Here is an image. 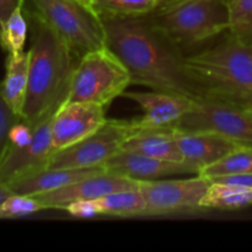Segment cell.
Here are the masks:
<instances>
[{"mask_svg": "<svg viewBox=\"0 0 252 252\" xmlns=\"http://www.w3.org/2000/svg\"><path fill=\"white\" fill-rule=\"evenodd\" d=\"M63 211L68 212L74 218H94V217L102 216L96 199H84L69 203L64 207Z\"/></svg>", "mask_w": 252, "mask_h": 252, "instance_id": "cell-27", "label": "cell"}, {"mask_svg": "<svg viewBox=\"0 0 252 252\" xmlns=\"http://www.w3.org/2000/svg\"><path fill=\"white\" fill-rule=\"evenodd\" d=\"M107 118L101 105L65 101L52 117L54 152L68 148L102 127Z\"/></svg>", "mask_w": 252, "mask_h": 252, "instance_id": "cell-10", "label": "cell"}, {"mask_svg": "<svg viewBox=\"0 0 252 252\" xmlns=\"http://www.w3.org/2000/svg\"><path fill=\"white\" fill-rule=\"evenodd\" d=\"M230 36L252 48V0H234L229 4Z\"/></svg>", "mask_w": 252, "mask_h": 252, "instance_id": "cell-24", "label": "cell"}, {"mask_svg": "<svg viewBox=\"0 0 252 252\" xmlns=\"http://www.w3.org/2000/svg\"><path fill=\"white\" fill-rule=\"evenodd\" d=\"M107 172L135 181H152L179 175L199 174V170L186 161H171L130 152H118L103 164Z\"/></svg>", "mask_w": 252, "mask_h": 252, "instance_id": "cell-13", "label": "cell"}, {"mask_svg": "<svg viewBox=\"0 0 252 252\" xmlns=\"http://www.w3.org/2000/svg\"><path fill=\"white\" fill-rule=\"evenodd\" d=\"M102 216H144L147 201L139 187L121 189L96 199Z\"/></svg>", "mask_w": 252, "mask_h": 252, "instance_id": "cell-19", "label": "cell"}, {"mask_svg": "<svg viewBox=\"0 0 252 252\" xmlns=\"http://www.w3.org/2000/svg\"><path fill=\"white\" fill-rule=\"evenodd\" d=\"M52 117H47L33 127L31 142L22 148L9 149L0 165V182L9 184L19 177L44 169L53 155Z\"/></svg>", "mask_w": 252, "mask_h": 252, "instance_id": "cell-11", "label": "cell"}, {"mask_svg": "<svg viewBox=\"0 0 252 252\" xmlns=\"http://www.w3.org/2000/svg\"><path fill=\"white\" fill-rule=\"evenodd\" d=\"M24 10L51 27L80 58L88 52L106 47L102 17L81 0H29Z\"/></svg>", "mask_w": 252, "mask_h": 252, "instance_id": "cell-5", "label": "cell"}, {"mask_svg": "<svg viewBox=\"0 0 252 252\" xmlns=\"http://www.w3.org/2000/svg\"><path fill=\"white\" fill-rule=\"evenodd\" d=\"M174 134L184 161L196 166L199 172L239 145L228 138L203 130H184L174 127Z\"/></svg>", "mask_w": 252, "mask_h": 252, "instance_id": "cell-14", "label": "cell"}, {"mask_svg": "<svg viewBox=\"0 0 252 252\" xmlns=\"http://www.w3.org/2000/svg\"><path fill=\"white\" fill-rule=\"evenodd\" d=\"M132 84L128 69L107 46L80 57L74 69L66 101L110 105Z\"/></svg>", "mask_w": 252, "mask_h": 252, "instance_id": "cell-6", "label": "cell"}, {"mask_svg": "<svg viewBox=\"0 0 252 252\" xmlns=\"http://www.w3.org/2000/svg\"><path fill=\"white\" fill-rule=\"evenodd\" d=\"M29 20L24 11V6L17 7L5 21L0 36V47L6 53H20L25 51Z\"/></svg>", "mask_w": 252, "mask_h": 252, "instance_id": "cell-23", "label": "cell"}, {"mask_svg": "<svg viewBox=\"0 0 252 252\" xmlns=\"http://www.w3.org/2000/svg\"><path fill=\"white\" fill-rule=\"evenodd\" d=\"M246 111H248L249 116H250V117L252 118V108H249V110H246Z\"/></svg>", "mask_w": 252, "mask_h": 252, "instance_id": "cell-33", "label": "cell"}, {"mask_svg": "<svg viewBox=\"0 0 252 252\" xmlns=\"http://www.w3.org/2000/svg\"><path fill=\"white\" fill-rule=\"evenodd\" d=\"M145 19L177 48L191 47L229 29V5L224 0H170Z\"/></svg>", "mask_w": 252, "mask_h": 252, "instance_id": "cell-4", "label": "cell"}, {"mask_svg": "<svg viewBox=\"0 0 252 252\" xmlns=\"http://www.w3.org/2000/svg\"><path fill=\"white\" fill-rule=\"evenodd\" d=\"M224 1H225L226 2V4H231V2H233L234 1V0H224Z\"/></svg>", "mask_w": 252, "mask_h": 252, "instance_id": "cell-34", "label": "cell"}, {"mask_svg": "<svg viewBox=\"0 0 252 252\" xmlns=\"http://www.w3.org/2000/svg\"><path fill=\"white\" fill-rule=\"evenodd\" d=\"M106 46L128 69L132 84L191 98L202 97L185 65V57L145 16H101Z\"/></svg>", "mask_w": 252, "mask_h": 252, "instance_id": "cell-1", "label": "cell"}, {"mask_svg": "<svg viewBox=\"0 0 252 252\" xmlns=\"http://www.w3.org/2000/svg\"><path fill=\"white\" fill-rule=\"evenodd\" d=\"M252 206V189L212 182L201 202V208L240 209Z\"/></svg>", "mask_w": 252, "mask_h": 252, "instance_id": "cell-20", "label": "cell"}, {"mask_svg": "<svg viewBox=\"0 0 252 252\" xmlns=\"http://www.w3.org/2000/svg\"><path fill=\"white\" fill-rule=\"evenodd\" d=\"M159 0H95L91 6L101 16L139 17L149 15Z\"/></svg>", "mask_w": 252, "mask_h": 252, "instance_id": "cell-22", "label": "cell"}, {"mask_svg": "<svg viewBox=\"0 0 252 252\" xmlns=\"http://www.w3.org/2000/svg\"><path fill=\"white\" fill-rule=\"evenodd\" d=\"M174 127L216 133L238 144L252 145V118L245 108L218 98H194L189 110Z\"/></svg>", "mask_w": 252, "mask_h": 252, "instance_id": "cell-7", "label": "cell"}, {"mask_svg": "<svg viewBox=\"0 0 252 252\" xmlns=\"http://www.w3.org/2000/svg\"><path fill=\"white\" fill-rule=\"evenodd\" d=\"M164 1H170V0H159V4L160 2H164Z\"/></svg>", "mask_w": 252, "mask_h": 252, "instance_id": "cell-35", "label": "cell"}, {"mask_svg": "<svg viewBox=\"0 0 252 252\" xmlns=\"http://www.w3.org/2000/svg\"><path fill=\"white\" fill-rule=\"evenodd\" d=\"M252 172V145L239 144L219 161L204 167L199 175L208 179Z\"/></svg>", "mask_w": 252, "mask_h": 252, "instance_id": "cell-21", "label": "cell"}, {"mask_svg": "<svg viewBox=\"0 0 252 252\" xmlns=\"http://www.w3.org/2000/svg\"><path fill=\"white\" fill-rule=\"evenodd\" d=\"M121 150L138 153L158 159L184 161V158L175 140L174 126L150 127L143 126L139 120V127L125 140Z\"/></svg>", "mask_w": 252, "mask_h": 252, "instance_id": "cell-17", "label": "cell"}, {"mask_svg": "<svg viewBox=\"0 0 252 252\" xmlns=\"http://www.w3.org/2000/svg\"><path fill=\"white\" fill-rule=\"evenodd\" d=\"M44 207L33 196L11 194L0 204V219H15L31 216Z\"/></svg>", "mask_w": 252, "mask_h": 252, "instance_id": "cell-25", "label": "cell"}, {"mask_svg": "<svg viewBox=\"0 0 252 252\" xmlns=\"http://www.w3.org/2000/svg\"><path fill=\"white\" fill-rule=\"evenodd\" d=\"M139 187V181L102 171L91 176L84 177L74 184L56 189L34 194V198L44 207V209H63L69 203L84 199H98L103 196L121 191V189Z\"/></svg>", "mask_w": 252, "mask_h": 252, "instance_id": "cell-12", "label": "cell"}, {"mask_svg": "<svg viewBox=\"0 0 252 252\" xmlns=\"http://www.w3.org/2000/svg\"><path fill=\"white\" fill-rule=\"evenodd\" d=\"M24 5L25 0H0V36L5 21L17 7H22Z\"/></svg>", "mask_w": 252, "mask_h": 252, "instance_id": "cell-30", "label": "cell"}, {"mask_svg": "<svg viewBox=\"0 0 252 252\" xmlns=\"http://www.w3.org/2000/svg\"><path fill=\"white\" fill-rule=\"evenodd\" d=\"M126 98L134 101L143 111L139 118L143 126L170 127L174 126L191 107L193 98L164 91H130L123 94Z\"/></svg>", "mask_w": 252, "mask_h": 252, "instance_id": "cell-15", "label": "cell"}, {"mask_svg": "<svg viewBox=\"0 0 252 252\" xmlns=\"http://www.w3.org/2000/svg\"><path fill=\"white\" fill-rule=\"evenodd\" d=\"M139 127L135 120H107L96 132L68 148L54 152L47 167H84L103 166L111 157L121 150L125 140Z\"/></svg>", "mask_w": 252, "mask_h": 252, "instance_id": "cell-8", "label": "cell"}, {"mask_svg": "<svg viewBox=\"0 0 252 252\" xmlns=\"http://www.w3.org/2000/svg\"><path fill=\"white\" fill-rule=\"evenodd\" d=\"M20 120L22 118L17 116L5 101L1 93V83H0V165L9 152L10 129Z\"/></svg>", "mask_w": 252, "mask_h": 252, "instance_id": "cell-26", "label": "cell"}, {"mask_svg": "<svg viewBox=\"0 0 252 252\" xmlns=\"http://www.w3.org/2000/svg\"><path fill=\"white\" fill-rule=\"evenodd\" d=\"M11 194L14 193H12L11 189H9V186H7L6 184H1V182H0V204H1L7 197L11 196Z\"/></svg>", "mask_w": 252, "mask_h": 252, "instance_id": "cell-31", "label": "cell"}, {"mask_svg": "<svg viewBox=\"0 0 252 252\" xmlns=\"http://www.w3.org/2000/svg\"><path fill=\"white\" fill-rule=\"evenodd\" d=\"M209 180H211V182H218V184H225V185H235V186L252 189V172H248V174L225 175V176L213 177V179H209Z\"/></svg>", "mask_w": 252, "mask_h": 252, "instance_id": "cell-29", "label": "cell"}, {"mask_svg": "<svg viewBox=\"0 0 252 252\" xmlns=\"http://www.w3.org/2000/svg\"><path fill=\"white\" fill-rule=\"evenodd\" d=\"M32 135H33V127L27 122H25L24 120H20L10 129L9 149H16V148L25 147V145H27L31 142Z\"/></svg>", "mask_w": 252, "mask_h": 252, "instance_id": "cell-28", "label": "cell"}, {"mask_svg": "<svg viewBox=\"0 0 252 252\" xmlns=\"http://www.w3.org/2000/svg\"><path fill=\"white\" fill-rule=\"evenodd\" d=\"M211 184L208 177L199 174L184 180L139 181V189L147 201L144 216H161L201 208V202Z\"/></svg>", "mask_w": 252, "mask_h": 252, "instance_id": "cell-9", "label": "cell"}, {"mask_svg": "<svg viewBox=\"0 0 252 252\" xmlns=\"http://www.w3.org/2000/svg\"><path fill=\"white\" fill-rule=\"evenodd\" d=\"M105 171L103 166L84 167V169H74V167H44V169L34 171L32 174L25 175L14 181L6 184L14 194L22 196H34V194L44 193V192L56 191V189L74 184L84 177L98 174Z\"/></svg>", "mask_w": 252, "mask_h": 252, "instance_id": "cell-16", "label": "cell"}, {"mask_svg": "<svg viewBox=\"0 0 252 252\" xmlns=\"http://www.w3.org/2000/svg\"><path fill=\"white\" fill-rule=\"evenodd\" d=\"M81 1H84V2H86V4H93L94 1H95V0H81Z\"/></svg>", "mask_w": 252, "mask_h": 252, "instance_id": "cell-32", "label": "cell"}, {"mask_svg": "<svg viewBox=\"0 0 252 252\" xmlns=\"http://www.w3.org/2000/svg\"><path fill=\"white\" fill-rule=\"evenodd\" d=\"M25 14L31 31V58L21 118L34 127L53 116L66 101L79 58L51 27L38 17L26 11Z\"/></svg>", "mask_w": 252, "mask_h": 252, "instance_id": "cell-2", "label": "cell"}, {"mask_svg": "<svg viewBox=\"0 0 252 252\" xmlns=\"http://www.w3.org/2000/svg\"><path fill=\"white\" fill-rule=\"evenodd\" d=\"M30 58V49L20 53H7L5 61V76L2 81H0L5 101L20 117L22 116L29 86Z\"/></svg>", "mask_w": 252, "mask_h": 252, "instance_id": "cell-18", "label": "cell"}, {"mask_svg": "<svg viewBox=\"0 0 252 252\" xmlns=\"http://www.w3.org/2000/svg\"><path fill=\"white\" fill-rule=\"evenodd\" d=\"M202 96L252 108V48L229 34L217 46L185 57Z\"/></svg>", "mask_w": 252, "mask_h": 252, "instance_id": "cell-3", "label": "cell"}]
</instances>
